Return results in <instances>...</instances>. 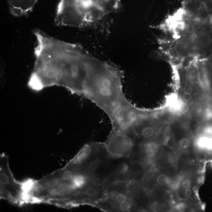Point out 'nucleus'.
I'll use <instances>...</instances> for the list:
<instances>
[{
	"label": "nucleus",
	"mask_w": 212,
	"mask_h": 212,
	"mask_svg": "<svg viewBox=\"0 0 212 212\" xmlns=\"http://www.w3.org/2000/svg\"><path fill=\"white\" fill-rule=\"evenodd\" d=\"M34 34L37 39L35 60L28 87L36 92L62 87L87 99L105 61L78 44L62 41L39 30Z\"/></svg>",
	"instance_id": "obj_1"
},
{
	"label": "nucleus",
	"mask_w": 212,
	"mask_h": 212,
	"mask_svg": "<svg viewBox=\"0 0 212 212\" xmlns=\"http://www.w3.org/2000/svg\"><path fill=\"white\" fill-rule=\"evenodd\" d=\"M157 28L162 32L159 49L174 61L212 58V18L193 17L179 8Z\"/></svg>",
	"instance_id": "obj_2"
},
{
	"label": "nucleus",
	"mask_w": 212,
	"mask_h": 212,
	"mask_svg": "<svg viewBox=\"0 0 212 212\" xmlns=\"http://www.w3.org/2000/svg\"><path fill=\"white\" fill-rule=\"evenodd\" d=\"M9 158L4 153L0 155V196L1 199L18 206L25 204L23 182L17 180L9 166Z\"/></svg>",
	"instance_id": "obj_3"
},
{
	"label": "nucleus",
	"mask_w": 212,
	"mask_h": 212,
	"mask_svg": "<svg viewBox=\"0 0 212 212\" xmlns=\"http://www.w3.org/2000/svg\"><path fill=\"white\" fill-rule=\"evenodd\" d=\"M38 0H8L11 12L14 16L20 17L30 14Z\"/></svg>",
	"instance_id": "obj_4"
},
{
	"label": "nucleus",
	"mask_w": 212,
	"mask_h": 212,
	"mask_svg": "<svg viewBox=\"0 0 212 212\" xmlns=\"http://www.w3.org/2000/svg\"><path fill=\"white\" fill-rule=\"evenodd\" d=\"M154 133V128L150 126H147L144 127L142 130L141 135L143 138L147 139L152 136Z\"/></svg>",
	"instance_id": "obj_5"
},
{
	"label": "nucleus",
	"mask_w": 212,
	"mask_h": 212,
	"mask_svg": "<svg viewBox=\"0 0 212 212\" xmlns=\"http://www.w3.org/2000/svg\"><path fill=\"white\" fill-rule=\"evenodd\" d=\"M157 182L159 185L165 186L169 184L170 180L168 176L165 174H161L157 177Z\"/></svg>",
	"instance_id": "obj_6"
},
{
	"label": "nucleus",
	"mask_w": 212,
	"mask_h": 212,
	"mask_svg": "<svg viewBox=\"0 0 212 212\" xmlns=\"http://www.w3.org/2000/svg\"><path fill=\"white\" fill-rule=\"evenodd\" d=\"M97 190L93 187H89L87 188L83 193V195L88 197H93L96 196Z\"/></svg>",
	"instance_id": "obj_7"
},
{
	"label": "nucleus",
	"mask_w": 212,
	"mask_h": 212,
	"mask_svg": "<svg viewBox=\"0 0 212 212\" xmlns=\"http://www.w3.org/2000/svg\"><path fill=\"white\" fill-rule=\"evenodd\" d=\"M128 170V164L125 163H121L119 164L118 167V171L120 173H126Z\"/></svg>",
	"instance_id": "obj_8"
},
{
	"label": "nucleus",
	"mask_w": 212,
	"mask_h": 212,
	"mask_svg": "<svg viewBox=\"0 0 212 212\" xmlns=\"http://www.w3.org/2000/svg\"><path fill=\"white\" fill-rule=\"evenodd\" d=\"M116 202L119 203H121L127 201V198L126 195L123 193L118 194L115 198Z\"/></svg>",
	"instance_id": "obj_9"
},
{
	"label": "nucleus",
	"mask_w": 212,
	"mask_h": 212,
	"mask_svg": "<svg viewBox=\"0 0 212 212\" xmlns=\"http://www.w3.org/2000/svg\"><path fill=\"white\" fill-rule=\"evenodd\" d=\"M120 209L123 211H127L129 210L131 208L130 204L128 202L125 201L123 203H120Z\"/></svg>",
	"instance_id": "obj_10"
},
{
	"label": "nucleus",
	"mask_w": 212,
	"mask_h": 212,
	"mask_svg": "<svg viewBox=\"0 0 212 212\" xmlns=\"http://www.w3.org/2000/svg\"><path fill=\"white\" fill-rule=\"evenodd\" d=\"M190 145V142L188 139L183 138L180 142V145L181 147L183 149H186L189 147Z\"/></svg>",
	"instance_id": "obj_11"
},
{
	"label": "nucleus",
	"mask_w": 212,
	"mask_h": 212,
	"mask_svg": "<svg viewBox=\"0 0 212 212\" xmlns=\"http://www.w3.org/2000/svg\"><path fill=\"white\" fill-rule=\"evenodd\" d=\"M99 163L97 160H94L90 162L89 164V169L90 170L94 171L98 167Z\"/></svg>",
	"instance_id": "obj_12"
},
{
	"label": "nucleus",
	"mask_w": 212,
	"mask_h": 212,
	"mask_svg": "<svg viewBox=\"0 0 212 212\" xmlns=\"http://www.w3.org/2000/svg\"><path fill=\"white\" fill-rule=\"evenodd\" d=\"M146 147L155 151L157 149V144L154 142H150L146 144Z\"/></svg>",
	"instance_id": "obj_13"
},
{
	"label": "nucleus",
	"mask_w": 212,
	"mask_h": 212,
	"mask_svg": "<svg viewBox=\"0 0 212 212\" xmlns=\"http://www.w3.org/2000/svg\"><path fill=\"white\" fill-rule=\"evenodd\" d=\"M160 208V205L158 203L156 202H153L151 206V209L153 211H157Z\"/></svg>",
	"instance_id": "obj_14"
},
{
	"label": "nucleus",
	"mask_w": 212,
	"mask_h": 212,
	"mask_svg": "<svg viewBox=\"0 0 212 212\" xmlns=\"http://www.w3.org/2000/svg\"><path fill=\"white\" fill-rule=\"evenodd\" d=\"M205 131V129L203 126H200L198 127L196 129V132L198 135L201 136L203 135Z\"/></svg>",
	"instance_id": "obj_15"
},
{
	"label": "nucleus",
	"mask_w": 212,
	"mask_h": 212,
	"mask_svg": "<svg viewBox=\"0 0 212 212\" xmlns=\"http://www.w3.org/2000/svg\"><path fill=\"white\" fill-rule=\"evenodd\" d=\"M189 109V105L187 103L182 104L180 107V111L182 112H186Z\"/></svg>",
	"instance_id": "obj_16"
},
{
	"label": "nucleus",
	"mask_w": 212,
	"mask_h": 212,
	"mask_svg": "<svg viewBox=\"0 0 212 212\" xmlns=\"http://www.w3.org/2000/svg\"><path fill=\"white\" fill-rule=\"evenodd\" d=\"M145 154L148 157H152L154 154V151L151 149L146 148L145 151Z\"/></svg>",
	"instance_id": "obj_17"
},
{
	"label": "nucleus",
	"mask_w": 212,
	"mask_h": 212,
	"mask_svg": "<svg viewBox=\"0 0 212 212\" xmlns=\"http://www.w3.org/2000/svg\"><path fill=\"white\" fill-rule=\"evenodd\" d=\"M185 93L191 94L193 92L192 88L189 85L186 86L183 89Z\"/></svg>",
	"instance_id": "obj_18"
},
{
	"label": "nucleus",
	"mask_w": 212,
	"mask_h": 212,
	"mask_svg": "<svg viewBox=\"0 0 212 212\" xmlns=\"http://www.w3.org/2000/svg\"><path fill=\"white\" fill-rule=\"evenodd\" d=\"M183 99L185 102H190L192 99V96L190 94L185 93L183 95Z\"/></svg>",
	"instance_id": "obj_19"
},
{
	"label": "nucleus",
	"mask_w": 212,
	"mask_h": 212,
	"mask_svg": "<svg viewBox=\"0 0 212 212\" xmlns=\"http://www.w3.org/2000/svg\"><path fill=\"white\" fill-rule=\"evenodd\" d=\"M169 162L170 164H174L175 163L176 158L175 157L173 154H170L169 155L168 157Z\"/></svg>",
	"instance_id": "obj_20"
},
{
	"label": "nucleus",
	"mask_w": 212,
	"mask_h": 212,
	"mask_svg": "<svg viewBox=\"0 0 212 212\" xmlns=\"http://www.w3.org/2000/svg\"><path fill=\"white\" fill-rule=\"evenodd\" d=\"M182 186L184 189H186L190 188L191 186V183L189 180H185L182 183Z\"/></svg>",
	"instance_id": "obj_21"
},
{
	"label": "nucleus",
	"mask_w": 212,
	"mask_h": 212,
	"mask_svg": "<svg viewBox=\"0 0 212 212\" xmlns=\"http://www.w3.org/2000/svg\"><path fill=\"white\" fill-rule=\"evenodd\" d=\"M192 194V192L190 188L185 189V195L186 197H190L191 196Z\"/></svg>",
	"instance_id": "obj_22"
},
{
	"label": "nucleus",
	"mask_w": 212,
	"mask_h": 212,
	"mask_svg": "<svg viewBox=\"0 0 212 212\" xmlns=\"http://www.w3.org/2000/svg\"><path fill=\"white\" fill-rule=\"evenodd\" d=\"M94 183L96 184L99 185H102V183H103V181H102V179L101 178L97 177V178L95 179L94 180Z\"/></svg>",
	"instance_id": "obj_23"
},
{
	"label": "nucleus",
	"mask_w": 212,
	"mask_h": 212,
	"mask_svg": "<svg viewBox=\"0 0 212 212\" xmlns=\"http://www.w3.org/2000/svg\"><path fill=\"white\" fill-rule=\"evenodd\" d=\"M184 205L182 204V203H180V204L177 206V208L178 210H182L184 208Z\"/></svg>",
	"instance_id": "obj_24"
}]
</instances>
